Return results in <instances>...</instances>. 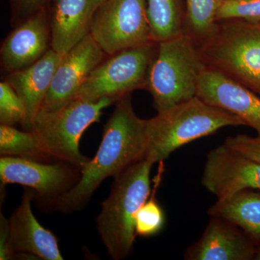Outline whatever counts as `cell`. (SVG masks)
I'll list each match as a JSON object with an SVG mask.
<instances>
[{
	"label": "cell",
	"instance_id": "obj_1",
	"mask_svg": "<svg viewBox=\"0 0 260 260\" xmlns=\"http://www.w3.org/2000/svg\"><path fill=\"white\" fill-rule=\"evenodd\" d=\"M132 93L121 97L103 131L95 157L82 169L79 181L53 208L64 213L83 209L103 181L115 177L130 166L146 158L145 119L135 112Z\"/></svg>",
	"mask_w": 260,
	"mask_h": 260
},
{
	"label": "cell",
	"instance_id": "obj_2",
	"mask_svg": "<svg viewBox=\"0 0 260 260\" xmlns=\"http://www.w3.org/2000/svg\"><path fill=\"white\" fill-rule=\"evenodd\" d=\"M154 164L145 158L116 175L110 194L102 203L96 229L114 260L125 259L133 252L135 219L150 195V172Z\"/></svg>",
	"mask_w": 260,
	"mask_h": 260
},
{
	"label": "cell",
	"instance_id": "obj_3",
	"mask_svg": "<svg viewBox=\"0 0 260 260\" xmlns=\"http://www.w3.org/2000/svg\"><path fill=\"white\" fill-rule=\"evenodd\" d=\"M240 125L244 123L237 116L196 95L145 119L146 158L161 162L188 143L225 126Z\"/></svg>",
	"mask_w": 260,
	"mask_h": 260
},
{
	"label": "cell",
	"instance_id": "obj_4",
	"mask_svg": "<svg viewBox=\"0 0 260 260\" xmlns=\"http://www.w3.org/2000/svg\"><path fill=\"white\" fill-rule=\"evenodd\" d=\"M198 48L207 68L260 96V22L219 20Z\"/></svg>",
	"mask_w": 260,
	"mask_h": 260
},
{
	"label": "cell",
	"instance_id": "obj_5",
	"mask_svg": "<svg viewBox=\"0 0 260 260\" xmlns=\"http://www.w3.org/2000/svg\"><path fill=\"white\" fill-rule=\"evenodd\" d=\"M206 69L198 44L186 32L159 42L145 88L157 112L196 96L200 77Z\"/></svg>",
	"mask_w": 260,
	"mask_h": 260
},
{
	"label": "cell",
	"instance_id": "obj_6",
	"mask_svg": "<svg viewBox=\"0 0 260 260\" xmlns=\"http://www.w3.org/2000/svg\"><path fill=\"white\" fill-rule=\"evenodd\" d=\"M116 102L110 98L97 101L75 98L54 110L39 111L32 130L49 156L82 170L90 160L80 151L82 135L91 124L99 122L104 109Z\"/></svg>",
	"mask_w": 260,
	"mask_h": 260
},
{
	"label": "cell",
	"instance_id": "obj_7",
	"mask_svg": "<svg viewBox=\"0 0 260 260\" xmlns=\"http://www.w3.org/2000/svg\"><path fill=\"white\" fill-rule=\"evenodd\" d=\"M158 47V42H151L107 56L92 71L75 98L119 100L135 90H145Z\"/></svg>",
	"mask_w": 260,
	"mask_h": 260
},
{
	"label": "cell",
	"instance_id": "obj_8",
	"mask_svg": "<svg viewBox=\"0 0 260 260\" xmlns=\"http://www.w3.org/2000/svg\"><path fill=\"white\" fill-rule=\"evenodd\" d=\"M90 34L107 56L155 42L145 0H104L94 15Z\"/></svg>",
	"mask_w": 260,
	"mask_h": 260
},
{
	"label": "cell",
	"instance_id": "obj_9",
	"mask_svg": "<svg viewBox=\"0 0 260 260\" xmlns=\"http://www.w3.org/2000/svg\"><path fill=\"white\" fill-rule=\"evenodd\" d=\"M81 172L80 168L61 160L51 164L19 157L0 158L2 184H18L30 188L36 192L34 200L51 207L78 182Z\"/></svg>",
	"mask_w": 260,
	"mask_h": 260
},
{
	"label": "cell",
	"instance_id": "obj_10",
	"mask_svg": "<svg viewBox=\"0 0 260 260\" xmlns=\"http://www.w3.org/2000/svg\"><path fill=\"white\" fill-rule=\"evenodd\" d=\"M202 184L218 199L244 189L260 190V162L223 143L207 155Z\"/></svg>",
	"mask_w": 260,
	"mask_h": 260
},
{
	"label": "cell",
	"instance_id": "obj_11",
	"mask_svg": "<svg viewBox=\"0 0 260 260\" xmlns=\"http://www.w3.org/2000/svg\"><path fill=\"white\" fill-rule=\"evenodd\" d=\"M107 56L88 34L64 54L40 110H54L75 99L89 75Z\"/></svg>",
	"mask_w": 260,
	"mask_h": 260
},
{
	"label": "cell",
	"instance_id": "obj_12",
	"mask_svg": "<svg viewBox=\"0 0 260 260\" xmlns=\"http://www.w3.org/2000/svg\"><path fill=\"white\" fill-rule=\"evenodd\" d=\"M34 189L24 191L21 202L9 220L10 259L15 256H34L44 260H63L57 239L43 227L32 211Z\"/></svg>",
	"mask_w": 260,
	"mask_h": 260
},
{
	"label": "cell",
	"instance_id": "obj_13",
	"mask_svg": "<svg viewBox=\"0 0 260 260\" xmlns=\"http://www.w3.org/2000/svg\"><path fill=\"white\" fill-rule=\"evenodd\" d=\"M51 49L49 18L45 8L17 23L0 49L1 65L10 73L28 68Z\"/></svg>",
	"mask_w": 260,
	"mask_h": 260
},
{
	"label": "cell",
	"instance_id": "obj_14",
	"mask_svg": "<svg viewBox=\"0 0 260 260\" xmlns=\"http://www.w3.org/2000/svg\"><path fill=\"white\" fill-rule=\"evenodd\" d=\"M197 96L237 116L260 136V96L250 89L207 68L200 77Z\"/></svg>",
	"mask_w": 260,
	"mask_h": 260
},
{
	"label": "cell",
	"instance_id": "obj_15",
	"mask_svg": "<svg viewBox=\"0 0 260 260\" xmlns=\"http://www.w3.org/2000/svg\"><path fill=\"white\" fill-rule=\"evenodd\" d=\"M256 244L240 228L210 217L200 239L185 251L186 260H254Z\"/></svg>",
	"mask_w": 260,
	"mask_h": 260
},
{
	"label": "cell",
	"instance_id": "obj_16",
	"mask_svg": "<svg viewBox=\"0 0 260 260\" xmlns=\"http://www.w3.org/2000/svg\"><path fill=\"white\" fill-rule=\"evenodd\" d=\"M64 56L51 49L37 62L23 70L10 73L5 80L23 103L25 109L24 129L32 131L53 77Z\"/></svg>",
	"mask_w": 260,
	"mask_h": 260
},
{
	"label": "cell",
	"instance_id": "obj_17",
	"mask_svg": "<svg viewBox=\"0 0 260 260\" xmlns=\"http://www.w3.org/2000/svg\"><path fill=\"white\" fill-rule=\"evenodd\" d=\"M104 0H56L50 19L51 49L64 55L90 34L92 20Z\"/></svg>",
	"mask_w": 260,
	"mask_h": 260
},
{
	"label": "cell",
	"instance_id": "obj_18",
	"mask_svg": "<svg viewBox=\"0 0 260 260\" xmlns=\"http://www.w3.org/2000/svg\"><path fill=\"white\" fill-rule=\"evenodd\" d=\"M208 214L235 224L256 246L260 244V191L244 189L218 199L210 207Z\"/></svg>",
	"mask_w": 260,
	"mask_h": 260
},
{
	"label": "cell",
	"instance_id": "obj_19",
	"mask_svg": "<svg viewBox=\"0 0 260 260\" xmlns=\"http://www.w3.org/2000/svg\"><path fill=\"white\" fill-rule=\"evenodd\" d=\"M147 15L154 40L164 42L184 34L185 13L179 0H145Z\"/></svg>",
	"mask_w": 260,
	"mask_h": 260
},
{
	"label": "cell",
	"instance_id": "obj_20",
	"mask_svg": "<svg viewBox=\"0 0 260 260\" xmlns=\"http://www.w3.org/2000/svg\"><path fill=\"white\" fill-rule=\"evenodd\" d=\"M1 156L19 157L47 161L50 156L44 152L40 139L35 131H21L14 126L0 125Z\"/></svg>",
	"mask_w": 260,
	"mask_h": 260
},
{
	"label": "cell",
	"instance_id": "obj_21",
	"mask_svg": "<svg viewBox=\"0 0 260 260\" xmlns=\"http://www.w3.org/2000/svg\"><path fill=\"white\" fill-rule=\"evenodd\" d=\"M221 0H186L185 30L196 44L205 40L216 25V13Z\"/></svg>",
	"mask_w": 260,
	"mask_h": 260
},
{
	"label": "cell",
	"instance_id": "obj_22",
	"mask_svg": "<svg viewBox=\"0 0 260 260\" xmlns=\"http://www.w3.org/2000/svg\"><path fill=\"white\" fill-rule=\"evenodd\" d=\"M153 193L150 198L137 213L135 219V232L140 237H152L156 235L164 227L165 215L161 206L159 205Z\"/></svg>",
	"mask_w": 260,
	"mask_h": 260
},
{
	"label": "cell",
	"instance_id": "obj_23",
	"mask_svg": "<svg viewBox=\"0 0 260 260\" xmlns=\"http://www.w3.org/2000/svg\"><path fill=\"white\" fill-rule=\"evenodd\" d=\"M25 120V109L21 99L6 80L0 83V123L5 125L21 124Z\"/></svg>",
	"mask_w": 260,
	"mask_h": 260
},
{
	"label": "cell",
	"instance_id": "obj_24",
	"mask_svg": "<svg viewBox=\"0 0 260 260\" xmlns=\"http://www.w3.org/2000/svg\"><path fill=\"white\" fill-rule=\"evenodd\" d=\"M242 20L260 22V0H221L216 13V20Z\"/></svg>",
	"mask_w": 260,
	"mask_h": 260
},
{
	"label": "cell",
	"instance_id": "obj_25",
	"mask_svg": "<svg viewBox=\"0 0 260 260\" xmlns=\"http://www.w3.org/2000/svg\"><path fill=\"white\" fill-rule=\"evenodd\" d=\"M224 143L244 156L260 162V136L237 135L228 137Z\"/></svg>",
	"mask_w": 260,
	"mask_h": 260
},
{
	"label": "cell",
	"instance_id": "obj_26",
	"mask_svg": "<svg viewBox=\"0 0 260 260\" xmlns=\"http://www.w3.org/2000/svg\"><path fill=\"white\" fill-rule=\"evenodd\" d=\"M48 0H13L15 13L19 22L30 16L39 10L44 9Z\"/></svg>",
	"mask_w": 260,
	"mask_h": 260
},
{
	"label": "cell",
	"instance_id": "obj_27",
	"mask_svg": "<svg viewBox=\"0 0 260 260\" xmlns=\"http://www.w3.org/2000/svg\"><path fill=\"white\" fill-rule=\"evenodd\" d=\"M9 220L1 213L0 218V259H10L9 250Z\"/></svg>",
	"mask_w": 260,
	"mask_h": 260
},
{
	"label": "cell",
	"instance_id": "obj_28",
	"mask_svg": "<svg viewBox=\"0 0 260 260\" xmlns=\"http://www.w3.org/2000/svg\"><path fill=\"white\" fill-rule=\"evenodd\" d=\"M254 260H260V244L256 246L254 253Z\"/></svg>",
	"mask_w": 260,
	"mask_h": 260
},
{
	"label": "cell",
	"instance_id": "obj_29",
	"mask_svg": "<svg viewBox=\"0 0 260 260\" xmlns=\"http://www.w3.org/2000/svg\"><path fill=\"white\" fill-rule=\"evenodd\" d=\"M223 1H229V0H223ZM230 1V0H229Z\"/></svg>",
	"mask_w": 260,
	"mask_h": 260
}]
</instances>
